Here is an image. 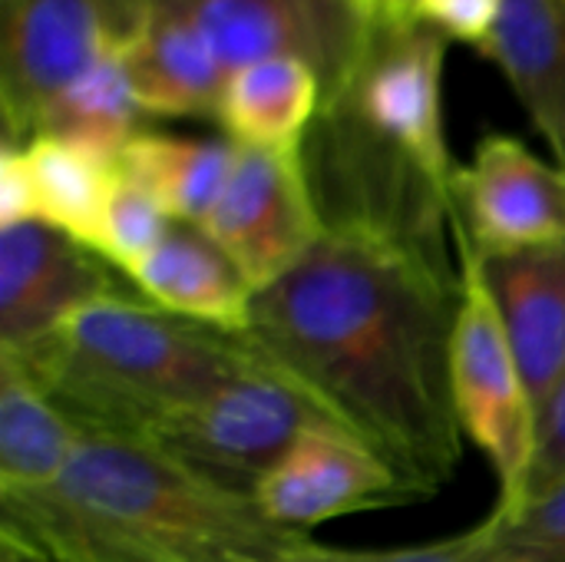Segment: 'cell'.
Here are the masks:
<instances>
[{"mask_svg": "<svg viewBox=\"0 0 565 562\" xmlns=\"http://www.w3.org/2000/svg\"><path fill=\"white\" fill-rule=\"evenodd\" d=\"M460 272L361 229L318 245L252 301L248 344L344 434L371 447L407 500L454 484L463 431L454 404Z\"/></svg>", "mask_w": 565, "mask_h": 562, "instance_id": "obj_1", "label": "cell"}, {"mask_svg": "<svg viewBox=\"0 0 565 562\" xmlns=\"http://www.w3.org/2000/svg\"><path fill=\"white\" fill-rule=\"evenodd\" d=\"M447 43L417 17H381L301 146L324 229H361L444 268L460 169L444 129Z\"/></svg>", "mask_w": 565, "mask_h": 562, "instance_id": "obj_2", "label": "cell"}, {"mask_svg": "<svg viewBox=\"0 0 565 562\" xmlns=\"http://www.w3.org/2000/svg\"><path fill=\"white\" fill-rule=\"evenodd\" d=\"M0 537L53 562H281L315 543L152 444L99 434L53 484L0 494Z\"/></svg>", "mask_w": 565, "mask_h": 562, "instance_id": "obj_3", "label": "cell"}, {"mask_svg": "<svg viewBox=\"0 0 565 562\" xmlns=\"http://www.w3.org/2000/svg\"><path fill=\"white\" fill-rule=\"evenodd\" d=\"M0 354L83 434L142 444L179 407L262 364L245 335L126 295L93 301L40 341Z\"/></svg>", "mask_w": 565, "mask_h": 562, "instance_id": "obj_4", "label": "cell"}, {"mask_svg": "<svg viewBox=\"0 0 565 562\" xmlns=\"http://www.w3.org/2000/svg\"><path fill=\"white\" fill-rule=\"evenodd\" d=\"M321 424L338 427L301 388L262 361L179 407L146 444L218 487L255 497L288 447Z\"/></svg>", "mask_w": 565, "mask_h": 562, "instance_id": "obj_5", "label": "cell"}, {"mask_svg": "<svg viewBox=\"0 0 565 562\" xmlns=\"http://www.w3.org/2000/svg\"><path fill=\"white\" fill-rule=\"evenodd\" d=\"M460 282L463 295L454 335V404L463 437L490 460L497 474V510H510L526 497L540 444V411L507 338L497 301L467 252H460Z\"/></svg>", "mask_w": 565, "mask_h": 562, "instance_id": "obj_6", "label": "cell"}, {"mask_svg": "<svg viewBox=\"0 0 565 562\" xmlns=\"http://www.w3.org/2000/svg\"><path fill=\"white\" fill-rule=\"evenodd\" d=\"M146 10L149 0H0L3 142H26L63 86L119 56Z\"/></svg>", "mask_w": 565, "mask_h": 562, "instance_id": "obj_7", "label": "cell"}, {"mask_svg": "<svg viewBox=\"0 0 565 562\" xmlns=\"http://www.w3.org/2000/svg\"><path fill=\"white\" fill-rule=\"evenodd\" d=\"M189 17L228 73L258 60H301L321 106L354 76L381 20L377 0H152Z\"/></svg>", "mask_w": 565, "mask_h": 562, "instance_id": "obj_8", "label": "cell"}, {"mask_svg": "<svg viewBox=\"0 0 565 562\" xmlns=\"http://www.w3.org/2000/svg\"><path fill=\"white\" fill-rule=\"evenodd\" d=\"M199 229L255 295L285 278L324 235L301 149L238 146L228 185Z\"/></svg>", "mask_w": 565, "mask_h": 562, "instance_id": "obj_9", "label": "cell"}, {"mask_svg": "<svg viewBox=\"0 0 565 562\" xmlns=\"http://www.w3.org/2000/svg\"><path fill=\"white\" fill-rule=\"evenodd\" d=\"M454 238L477 255L565 242V169L523 139L490 132L454 179Z\"/></svg>", "mask_w": 565, "mask_h": 562, "instance_id": "obj_10", "label": "cell"}, {"mask_svg": "<svg viewBox=\"0 0 565 562\" xmlns=\"http://www.w3.org/2000/svg\"><path fill=\"white\" fill-rule=\"evenodd\" d=\"M113 265L46 222L0 229V351H20L93 301L122 295Z\"/></svg>", "mask_w": 565, "mask_h": 562, "instance_id": "obj_11", "label": "cell"}, {"mask_svg": "<svg viewBox=\"0 0 565 562\" xmlns=\"http://www.w3.org/2000/svg\"><path fill=\"white\" fill-rule=\"evenodd\" d=\"M255 503L281 527L311 530L361 510L411 503L397 474L358 437L308 427L258 484Z\"/></svg>", "mask_w": 565, "mask_h": 562, "instance_id": "obj_12", "label": "cell"}, {"mask_svg": "<svg viewBox=\"0 0 565 562\" xmlns=\"http://www.w3.org/2000/svg\"><path fill=\"white\" fill-rule=\"evenodd\" d=\"M457 252L477 262L533 404L543 411L565 378V242L503 255H477L467 245Z\"/></svg>", "mask_w": 565, "mask_h": 562, "instance_id": "obj_13", "label": "cell"}, {"mask_svg": "<svg viewBox=\"0 0 565 562\" xmlns=\"http://www.w3.org/2000/svg\"><path fill=\"white\" fill-rule=\"evenodd\" d=\"M122 66L146 116L218 119L228 70L189 17L149 0Z\"/></svg>", "mask_w": 565, "mask_h": 562, "instance_id": "obj_14", "label": "cell"}, {"mask_svg": "<svg viewBox=\"0 0 565 562\" xmlns=\"http://www.w3.org/2000/svg\"><path fill=\"white\" fill-rule=\"evenodd\" d=\"M132 285L162 311L218 331L242 335L252 318L255 288L199 225L175 222Z\"/></svg>", "mask_w": 565, "mask_h": 562, "instance_id": "obj_15", "label": "cell"}, {"mask_svg": "<svg viewBox=\"0 0 565 562\" xmlns=\"http://www.w3.org/2000/svg\"><path fill=\"white\" fill-rule=\"evenodd\" d=\"M480 53L500 66L565 169V0H503L493 36Z\"/></svg>", "mask_w": 565, "mask_h": 562, "instance_id": "obj_16", "label": "cell"}, {"mask_svg": "<svg viewBox=\"0 0 565 562\" xmlns=\"http://www.w3.org/2000/svg\"><path fill=\"white\" fill-rule=\"evenodd\" d=\"M238 142L228 136H175L142 129L119 156V172L149 192L172 222L202 225L222 199Z\"/></svg>", "mask_w": 565, "mask_h": 562, "instance_id": "obj_17", "label": "cell"}, {"mask_svg": "<svg viewBox=\"0 0 565 562\" xmlns=\"http://www.w3.org/2000/svg\"><path fill=\"white\" fill-rule=\"evenodd\" d=\"M321 113V79L301 60H258L228 73L218 126L238 146L301 149Z\"/></svg>", "mask_w": 565, "mask_h": 562, "instance_id": "obj_18", "label": "cell"}, {"mask_svg": "<svg viewBox=\"0 0 565 562\" xmlns=\"http://www.w3.org/2000/svg\"><path fill=\"white\" fill-rule=\"evenodd\" d=\"M86 434L0 354V494L53 484Z\"/></svg>", "mask_w": 565, "mask_h": 562, "instance_id": "obj_19", "label": "cell"}, {"mask_svg": "<svg viewBox=\"0 0 565 562\" xmlns=\"http://www.w3.org/2000/svg\"><path fill=\"white\" fill-rule=\"evenodd\" d=\"M20 146L30 176L33 219L96 252L119 166L46 136H33Z\"/></svg>", "mask_w": 565, "mask_h": 562, "instance_id": "obj_20", "label": "cell"}, {"mask_svg": "<svg viewBox=\"0 0 565 562\" xmlns=\"http://www.w3.org/2000/svg\"><path fill=\"white\" fill-rule=\"evenodd\" d=\"M142 119L146 113L132 93L119 53L63 86L36 116L33 136L60 139L106 162H119L129 139L142 132Z\"/></svg>", "mask_w": 565, "mask_h": 562, "instance_id": "obj_21", "label": "cell"}, {"mask_svg": "<svg viewBox=\"0 0 565 562\" xmlns=\"http://www.w3.org/2000/svg\"><path fill=\"white\" fill-rule=\"evenodd\" d=\"M497 562H565V477L483 520Z\"/></svg>", "mask_w": 565, "mask_h": 562, "instance_id": "obj_22", "label": "cell"}, {"mask_svg": "<svg viewBox=\"0 0 565 562\" xmlns=\"http://www.w3.org/2000/svg\"><path fill=\"white\" fill-rule=\"evenodd\" d=\"M172 225L175 222L169 219V212L149 192H142L136 182H129L119 172L113 199L103 215V232H99L96 252L113 268H119L132 278L152 258V252L162 245V238L169 235Z\"/></svg>", "mask_w": 565, "mask_h": 562, "instance_id": "obj_23", "label": "cell"}, {"mask_svg": "<svg viewBox=\"0 0 565 562\" xmlns=\"http://www.w3.org/2000/svg\"><path fill=\"white\" fill-rule=\"evenodd\" d=\"M281 562H497V556L487 527L477 523L473 530H463L457 537H444L417 547H397V550H334L315 540L308 550Z\"/></svg>", "mask_w": 565, "mask_h": 562, "instance_id": "obj_24", "label": "cell"}, {"mask_svg": "<svg viewBox=\"0 0 565 562\" xmlns=\"http://www.w3.org/2000/svg\"><path fill=\"white\" fill-rule=\"evenodd\" d=\"M503 0H411V13L447 40L483 50L500 20Z\"/></svg>", "mask_w": 565, "mask_h": 562, "instance_id": "obj_25", "label": "cell"}, {"mask_svg": "<svg viewBox=\"0 0 565 562\" xmlns=\"http://www.w3.org/2000/svg\"><path fill=\"white\" fill-rule=\"evenodd\" d=\"M559 477H565V378L546 401V407L540 411V444H536V464L526 484V497Z\"/></svg>", "mask_w": 565, "mask_h": 562, "instance_id": "obj_26", "label": "cell"}, {"mask_svg": "<svg viewBox=\"0 0 565 562\" xmlns=\"http://www.w3.org/2000/svg\"><path fill=\"white\" fill-rule=\"evenodd\" d=\"M33 222V195H30V176L23 166V146L3 142L0 149V229Z\"/></svg>", "mask_w": 565, "mask_h": 562, "instance_id": "obj_27", "label": "cell"}, {"mask_svg": "<svg viewBox=\"0 0 565 562\" xmlns=\"http://www.w3.org/2000/svg\"><path fill=\"white\" fill-rule=\"evenodd\" d=\"M0 562H53V560H50V556H43V553H36V550H30V547H23V543H17V540L0 537Z\"/></svg>", "mask_w": 565, "mask_h": 562, "instance_id": "obj_28", "label": "cell"}, {"mask_svg": "<svg viewBox=\"0 0 565 562\" xmlns=\"http://www.w3.org/2000/svg\"><path fill=\"white\" fill-rule=\"evenodd\" d=\"M381 17H414L411 13V0H377Z\"/></svg>", "mask_w": 565, "mask_h": 562, "instance_id": "obj_29", "label": "cell"}]
</instances>
